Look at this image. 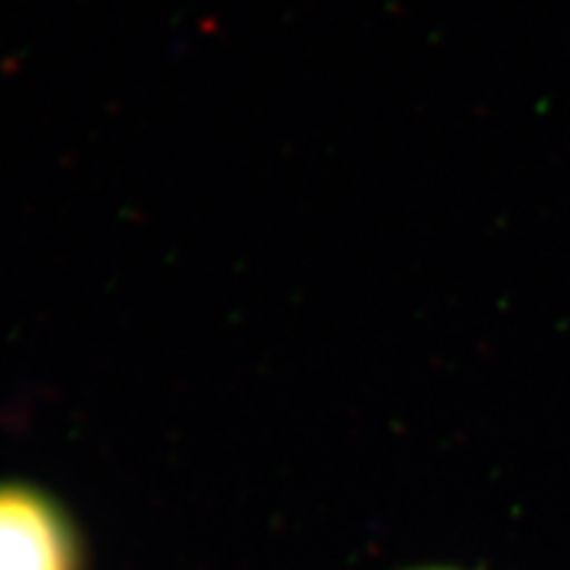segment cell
<instances>
[{"label": "cell", "instance_id": "obj_1", "mask_svg": "<svg viewBox=\"0 0 570 570\" xmlns=\"http://www.w3.org/2000/svg\"><path fill=\"white\" fill-rule=\"evenodd\" d=\"M0 570H88L80 525L48 489L0 481Z\"/></svg>", "mask_w": 570, "mask_h": 570}]
</instances>
